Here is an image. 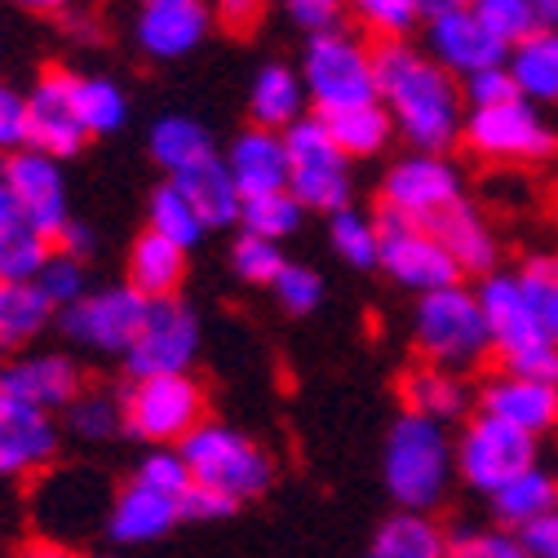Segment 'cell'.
<instances>
[{
	"label": "cell",
	"mask_w": 558,
	"mask_h": 558,
	"mask_svg": "<svg viewBox=\"0 0 558 558\" xmlns=\"http://www.w3.org/2000/svg\"><path fill=\"white\" fill-rule=\"evenodd\" d=\"M377 62V102L390 124L403 133L412 151L444 156L465 129V94L461 81L408 40H381L373 49Z\"/></svg>",
	"instance_id": "1"
},
{
	"label": "cell",
	"mask_w": 558,
	"mask_h": 558,
	"mask_svg": "<svg viewBox=\"0 0 558 558\" xmlns=\"http://www.w3.org/2000/svg\"><path fill=\"white\" fill-rule=\"evenodd\" d=\"M474 293L487 319V337H493V355L501 360V373L558 386V337L545 328L536 302L523 289V279L493 270V275H483V284Z\"/></svg>",
	"instance_id": "2"
},
{
	"label": "cell",
	"mask_w": 558,
	"mask_h": 558,
	"mask_svg": "<svg viewBox=\"0 0 558 558\" xmlns=\"http://www.w3.org/2000/svg\"><path fill=\"white\" fill-rule=\"evenodd\" d=\"M191 493V474L182 465L178 448H151L137 470L129 474V483L111 497L107 510V536L120 545H147L160 541L169 527L186 523L182 506Z\"/></svg>",
	"instance_id": "3"
},
{
	"label": "cell",
	"mask_w": 558,
	"mask_h": 558,
	"mask_svg": "<svg viewBox=\"0 0 558 558\" xmlns=\"http://www.w3.org/2000/svg\"><path fill=\"white\" fill-rule=\"evenodd\" d=\"M178 452L191 474V487L222 497L235 510L244 501H257L275 478V461L266 457V448L218 422H204L199 430H191Z\"/></svg>",
	"instance_id": "4"
},
{
	"label": "cell",
	"mask_w": 558,
	"mask_h": 558,
	"mask_svg": "<svg viewBox=\"0 0 558 558\" xmlns=\"http://www.w3.org/2000/svg\"><path fill=\"white\" fill-rule=\"evenodd\" d=\"M452 470H457V448L448 430L403 412L386 439V461H381L390 497L412 514H426L430 506L444 501Z\"/></svg>",
	"instance_id": "5"
},
{
	"label": "cell",
	"mask_w": 558,
	"mask_h": 558,
	"mask_svg": "<svg viewBox=\"0 0 558 558\" xmlns=\"http://www.w3.org/2000/svg\"><path fill=\"white\" fill-rule=\"evenodd\" d=\"M412 341L416 351L426 355V364L444 368V373H470L493 355V337H487V319L478 306L474 289H439L416 298L412 311Z\"/></svg>",
	"instance_id": "6"
},
{
	"label": "cell",
	"mask_w": 558,
	"mask_h": 558,
	"mask_svg": "<svg viewBox=\"0 0 558 558\" xmlns=\"http://www.w3.org/2000/svg\"><path fill=\"white\" fill-rule=\"evenodd\" d=\"M302 85L319 120L377 102V62L355 32H315L302 49Z\"/></svg>",
	"instance_id": "7"
},
{
	"label": "cell",
	"mask_w": 558,
	"mask_h": 558,
	"mask_svg": "<svg viewBox=\"0 0 558 558\" xmlns=\"http://www.w3.org/2000/svg\"><path fill=\"white\" fill-rule=\"evenodd\" d=\"M124 435H137L151 448H182L191 430L204 426V390L191 373L133 377L120 390Z\"/></svg>",
	"instance_id": "8"
},
{
	"label": "cell",
	"mask_w": 558,
	"mask_h": 558,
	"mask_svg": "<svg viewBox=\"0 0 558 558\" xmlns=\"http://www.w3.org/2000/svg\"><path fill=\"white\" fill-rule=\"evenodd\" d=\"M284 151H289V191L302 208L315 214H337L351 204V156H345L324 120H302L284 133Z\"/></svg>",
	"instance_id": "9"
},
{
	"label": "cell",
	"mask_w": 558,
	"mask_h": 558,
	"mask_svg": "<svg viewBox=\"0 0 558 558\" xmlns=\"http://www.w3.org/2000/svg\"><path fill=\"white\" fill-rule=\"evenodd\" d=\"M461 137L478 160H493V165H536L558 151V133L549 129L541 107H532L523 98L465 111Z\"/></svg>",
	"instance_id": "10"
},
{
	"label": "cell",
	"mask_w": 558,
	"mask_h": 558,
	"mask_svg": "<svg viewBox=\"0 0 558 558\" xmlns=\"http://www.w3.org/2000/svg\"><path fill=\"white\" fill-rule=\"evenodd\" d=\"M452 204H461V169L448 156L412 151V156L395 160L390 173L381 178V208L390 218L430 227Z\"/></svg>",
	"instance_id": "11"
},
{
	"label": "cell",
	"mask_w": 558,
	"mask_h": 558,
	"mask_svg": "<svg viewBox=\"0 0 558 558\" xmlns=\"http://www.w3.org/2000/svg\"><path fill=\"white\" fill-rule=\"evenodd\" d=\"M147 311H151V302L129 284L89 289L76 306L62 311V332L76 345H85V351L129 355V345L137 341V332L147 324Z\"/></svg>",
	"instance_id": "12"
},
{
	"label": "cell",
	"mask_w": 558,
	"mask_h": 558,
	"mask_svg": "<svg viewBox=\"0 0 558 558\" xmlns=\"http://www.w3.org/2000/svg\"><path fill=\"white\" fill-rule=\"evenodd\" d=\"M532 465H536V439L493 422V416H474L457 439V474L474 493L497 497L506 483H514Z\"/></svg>",
	"instance_id": "13"
},
{
	"label": "cell",
	"mask_w": 558,
	"mask_h": 558,
	"mask_svg": "<svg viewBox=\"0 0 558 558\" xmlns=\"http://www.w3.org/2000/svg\"><path fill=\"white\" fill-rule=\"evenodd\" d=\"M377 227H381V270L395 284L422 293V298L461 284V266L452 262V253L439 244V235L430 227L390 218V214H381Z\"/></svg>",
	"instance_id": "14"
},
{
	"label": "cell",
	"mask_w": 558,
	"mask_h": 558,
	"mask_svg": "<svg viewBox=\"0 0 558 558\" xmlns=\"http://www.w3.org/2000/svg\"><path fill=\"white\" fill-rule=\"evenodd\" d=\"M199 355V319L191 306H182L178 298L151 302L147 324L137 332V341L129 345L124 368L129 381L133 377H169V373H186Z\"/></svg>",
	"instance_id": "15"
},
{
	"label": "cell",
	"mask_w": 558,
	"mask_h": 558,
	"mask_svg": "<svg viewBox=\"0 0 558 558\" xmlns=\"http://www.w3.org/2000/svg\"><path fill=\"white\" fill-rule=\"evenodd\" d=\"M0 182L10 186V195L19 199L23 218L53 244L58 231L72 222V195H66V178H62V160L45 156V151H14L0 165Z\"/></svg>",
	"instance_id": "16"
},
{
	"label": "cell",
	"mask_w": 558,
	"mask_h": 558,
	"mask_svg": "<svg viewBox=\"0 0 558 558\" xmlns=\"http://www.w3.org/2000/svg\"><path fill=\"white\" fill-rule=\"evenodd\" d=\"M85 143H89V133L72 98V72H45L27 89V147L53 160H66Z\"/></svg>",
	"instance_id": "17"
},
{
	"label": "cell",
	"mask_w": 558,
	"mask_h": 558,
	"mask_svg": "<svg viewBox=\"0 0 558 558\" xmlns=\"http://www.w3.org/2000/svg\"><path fill=\"white\" fill-rule=\"evenodd\" d=\"M426 53L444 66L448 76H457L461 85L478 72H493L506 66V45L478 23L474 10H457V14H439L426 19Z\"/></svg>",
	"instance_id": "18"
},
{
	"label": "cell",
	"mask_w": 558,
	"mask_h": 558,
	"mask_svg": "<svg viewBox=\"0 0 558 558\" xmlns=\"http://www.w3.org/2000/svg\"><path fill=\"white\" fill-rule=\"evenodd\" d=\"M478 416H493V422L541 439L545 430L558 426V386L536 381V377H519V373H497L478 386Z\"/></svg>",
	"instance_id": "19"
},
{
	"label": "cell",
	"mask_w": 558,
	"mask_h": 558,
	"mask_svg": "<svg viewBox=\"0 0 558 558\" xmlns=\"http://www.w3.org/2000/svg\"><path fill=\"white\" fill-rule=\"evenodd\" d=\"M58 457L53 416L0 390V483L40 474Z\"/></svg>",
	"instance_id": "20"
},
{
	"label": "cell",
	"mask_w": 558,
	"mask_h": 558,
	"mask_svg": "<svg viewBox=\"0 0 558 558\" xmlns=\"http://www.w3.org/2000/svg\"><path fill=\"white\" fill-rule=\"evenodd\" d=\"M208 23H214L208 0H137L133 36L143 45V53L169 62V58H186L204 40Z\"/></svg>",
	"instance_id": "21"
},
{
	"label": "cell",
	"mask_w": 558,
	"mask_h": 558,
	"mask_svg": "<svg viewBox=\"0 0 558 558\" xmlns=\"http://www.w3.org/2000/svg\"><path fill=\"white\" fill-rule=\"evenodd\" d=\"M0 390L53 416V412L72 408V399L85 390V377H81L76 360L36 351V355H19L10 364H0Z\"/></svg>",
	"instance_id": "22"
},
{
	"label": "cell",
	"mask_w": 558,
	"mask_h": 558,
	"mask_svg": "<svg viewBox=\"0 0 558 558\" xmlns=\"http://www.w3.org/2000/svg\"><path fill=\"white\" fill-rule=\"evenodd\" d=\"M227 173L240 186L244 199L253 195H275V191H289V151H284V133H270V129H244L235 143L227 147Z\"/></svg>",
	"instance_id": "23"
},
{
	"label": "cell",
	"mask_w": 558,
	"mask_h": 558,
	"mask_svg": "<svg viewBox=\"0 0 558 558\" xmlns=\"http://www.w3.org/2000/svg\"><path fill=\"white\" fill-rule=\"evenodd\" d=\"M506 72L523 102L532 107L558 102V27H536L527 40L510 45Z\"/></svg>",
	"instance_id": "24"
},
{
	"label": "cell",
	"mask_w": 558,
	"mask_h": 558,
	"mask_svg": "<svg viewBox=\"0 0 558 558\" xmlns=\"http://www.w3.org/2000/svg\"><path fill=\"white\" fill-rule=\"evenodd\" d=\"M248 111H253V124L270 129V133H289L293 124H302L306 120L302 72H293L284 62L262 66L257 81H253V94H248Z\"/></svg>",
	"instance_id": "25"
},
{
	"label": "cell",
	"mask_w": 558,
	"mask_h": 558,
	"mask_svg": "<svg viewBox=\"0 0 558 558\" xmlns=\"http://www.w3.org/2000/svg\"><path fill=\"white\" fill-rule=\"evenodd\" d=\"M430 231H435L439 244L452 253V262L461 266V275H465V270L493 275L501 248H497V235H493V227H487V218L478 214V208H470V204L461 199V204H452L448 214H439V218L430 222Z\"/></svg>",
	"instance_id": "26"
},
{
	"label": "cell",
	"mask_w": 558,
	"mask_h": 558,
	"mask_svg": "<svg viewBox=\"0 0 558 558\" xmlns=\"http://www.w3.org/2000/svg\"><path fill=\"white\" fill-rule=\"evenodd\" d=\"M186 275V248L169 244L156 231H143L129 248V289H137L147 302H165L178 293Z\"/></svg>",
	"instance_id": "27"
},
{
	"label": "cell",
	"mask_w": 558,
	"mask_h": 558,
	"mask_svg": "<svg viewBox=\"0 0 558 558\" xmlns=\"http://www.w3.org/2000/svg\"><path fill=\"white\" fill-rule=\"evenodd\" d=\"M399 395H403V412L408 416H422V422H435V426H448L452 416H461L470 408V390L457 373H444L435 364H422L412 368L403 381H399Z\"/></svg>",
	"instance_id": "28"
},
{
	"label": "cell",
	"mask_w": 558,
	"mask_h": 558,
	"mask_svg": "<svg viewBox=\"0 0 558 558\" xmlns=\"http://www.w3.org/2000/svg\"><path fill=\"white\" fill-rule=\"evenodd\" d=\"M182 186V195L191 199V208L199 214L204 231H214V227H235L240 222V208H244V195L240 186L231 182L227 165L214 156V160H204L199 169L182 173V178H169Z\"/></svg>",
	"instance_id": "29"
},
{
	"label": "cell",
	"mask_w": 558,
	"mask_h": 558,
	"mask_svg": "<svg viewBox=\"0 0 558 558\" xmlns=\"http://www.w3.org/2000/svg\"><path fill=\"white\" fill-rule=\"evenodd\" d=\"M487 501H493L497 519L519 536V532H527L532 523H541V519H549L558 510V478L549 470L532 465L527 474H519L514 483H506L501 493L487 497Z\"/></svg>",
	"instance_id": "30"
},
{
	"label": "cell",
	"mask_w": 558,
	"mask_h": 558,
	"mask_svg": "<svg viewBox=\"0 0 558 558\" xmlns=\"http://www.w3.org/2000/svg\"><path fill=\"white\" fill-rule=\"evenodd\" d=\"M151 156L169 178H182L204 160H214V137L191 116H165L151 129Z\"/></svg>",
	"instance_id": "31"
},
{
	"label": "cell",
	"mask_w": 558,
	"mask_h": 558,
	"mask_svg": "<svg viewBox=\"0 0 558 558\" xmlns=\"http://www.w3.org/2000/svg\"><path fill=\"white\" fill-rule=\"evenodd\" d=\"M448 536L439 523H430L426 514L399 510L395 519H386L368 545V558H448Z\"/></svg>",
	"instance_id": "32"
},
{
	"label": "cell",
	"mask_w": 558,
	"mask_h": 558,
	"mask_svg": "<svg viewBox=\"0 0 558 558\" xmlns=\"http://www.w3.org/2000/svg\"><path fill=\"white\" fill-rule=\"evenodd\" d=\"M49 319H53V306L32 279L27 284H0V345L5 351L36 341Z\"/></svg>",
	"instance_id": "33"
},
{
	"label": "cell",
	"mask_w": 558,
	"mask_h": 558,
	"mask_svg": "<svg viewBox=\"0 0 558 558\" xmlns=\"http://www.w3.org/2000/svg\"><path fill=\"white\" fill-rule=\"evenodd\" d=\"M315 120H319V116H315ZM324 129L332 133V143H337L345 156H351V160H355V156H377V151L390 143V133H395V124H390V116H386L381 102L337 111V116L324 120Z\"/></svg>",
	"instance_id": "34"
},
{
	"label": "cell",
	"mask_w": 558,
	"mask_h": 558,
	"mask_svg": "<svg viewBox=\"0 0 558 558\" xmlns=\"http://www.w3.org/2000/svg\"><path fill=\"white\" fill-rule=\"evenodd\" d=\"M72 98H76V111H81V124L85 133L102 137V133H116L124 120H129V98L116 81L107 76H76L72 72Z\"/></svg>",
	"instance_id": "35"
},
{
	"label": "cell",
	"mask_w": 558,
	"mask_h": 558,
	"mask_svg": "<svg viewBox=\"0 0 558 558\" xmlns=\"http://www.w3.org/2000/svg\"><path fill=\"white\" fill-rule=\"evenodd\" d=\"M66 430L85 444H107L124 435V403L120 390H81L66 408Z\"/></svg>",
	"instance_id": "36"
},
{
	"label": "cell",
	"mask_w": 558,
	"mask_h": 558,
	"mask_svg": "<svg viewBox=\"0 0 558 558\" xmlns=\"http://www.w3.org/2000/svg\"><path fill=\"white\" fill-rule=\"evenodd\" d=\"M328 240L345 262L360 266V270L381 266V227L368 214H360V208H351V204L337 208V214L328 218Z\"/></svg>",
	"instance_id": "37"
},
{
	"label": "cell",
	"mask_w": 558,
	"mask_h": 558,
	"mask_svg": "<svg viewBox=\"0 0 558 558\" xmlns=\"http://www.w3.org/2000/svg\"><path fill=\"white\" fill-rule=\"evenodd\" d=\"M49 253L53 244L36 227L27 222L0 227V284H27V279H36Z\"/></svg>",
	"instance_id": "38"
},
{
	"label": "cell",
	"mask_w": 558,
	"mask_h": 558,
	"mask_svg": "<svg viewBox=\"0 0 558 558\" xmlns=\"http://www.w3.org/2000/svg\"><path fill=\"white\" fill-rule=\"evenodd\" d=\"M147 218H151L147 231L165 235V240L178 244V248H191V244H199V235H204V222H199V214L191 208V199L182 195L178 182H165V186L151 195Z\"/></svg>",
	"instance_id": "39"
},
{
	"label": "cell",
	"mask_w": 558,
	"mask_h": 558,
	"mask_svg": "<svg viewBox=\"0 0 558 558\" xmlns=\"http://www.w3.org/2000/svg\"><path fill=\"white\" fill-rule=\"evenodd\" d=\"M302 214H306V208L293 199V191L253 195L240 208V227H244V235H262V240H275L279 244L284 235H293L302 227Z\"/></svg>",
	"instance_id": "40"
},
{
	"label": "cell",
	"mask_w": 558,
	"mask_h": 558,
	"mask_svg": "<svg viewBox=\"0 0 558 558\" xmlns=\"http://www.w3.org/2000/svg\"><path fill=\"white\" fill-rule=\"evenodd\" d=\"M32 284L49 298L53 311H66V306H76V302L89 293V270H85L81 257L53 248V253L45 257V266H40V275L32 279Z\"/></svg>",
	"instance_id": "41"
},
{
	"label": "cell",
	"mask_w": 558,
	"mask_h": 558,
	"mask_svg": "<svg viewBox=\"0 0 558 558\" xmlns=\"http://www.w3.org/2000/svg\"><path fill=\"white\" fill-rule=\"evenodd\" d=\"M470 10L478 14V23L493 32L506 49L519 45V40H527V36L541 27V19H536V10H532V0H474Z\"/></svg>",
	"instance_id": "42"
},
{
	"label": "cell",
	"mask_w": 558,
	"mask_h": 558,
	"mask_svg": "<svg viewBox=\"0 0 558 558\" xmlns=\"http://www.w3.org/2000/svg\"><path fill=\"white\" fill-rule=\"evenodd\" d=\"M345 10H351L368 32H377L381 40H408V32L422 23L416 0H345Z\"/></svg>",
	"instance_id": "43"
},
{
	"label": "cell",
	"mask_w": 558,
	"mask_h": 558,
	"mask_svg": "<svg viewBox=\"0 0 558 558\" xmlns=\"http://www.w3.org/2000/svg\"><path fill=\"white\" fill-rule=\"evenodd\" d=\"M519 279H523L527 298L536 302L545 328L558 337V253H536V257H527L523 270H519Z\"/></svg>",
	"instance_id": "44"
},
{
	"label": "cell",
	"mask_w": 558,
	"mask_h": 558,
	"mask_svg": "<svg viewBox=\"0 0 558 558\" xmlns=\"http://www.w3.org/2000/svg\"><path fill=\"white\" fill-rule=\"evenodd\" d=\"M231 266L240 279H248V284H275V275L284 270V253H279L275 240H262V235H240L231 244Z\"/></svg>",
	"instance_id": "45"
},
{
	"label": "cell",
	"mask_w": 558,
	"mask_h": 558,
	"mask_svg": "<svg viewBox=\"0 0 558 558\" xmlns=\"http://www.w3.org/2000/svg\"><path fill=\"white\" fill-rule=\"evenodd\" d=\"M275 302L284 306V311H293V315H311L315 306H319V298H324V279L311 270V266H298V262H289L284 270L275 275Z\"/></svg>",
	"instance_id": "46"
},
{
	"label": "cell",
	"mask_w": 558,
	"mask_h": 558,
	"mask_svg": "<svg viewBox=\"0 0 558 558\" xmlns=\"http://www.w3.org/2000/svg\"><path fill=\"white\" fill-rule=\"evenodd\" d=\"M448 558H532L514 532H470L448 545Z\"/></svg>",
	"instance_id": "47"
},
{
	"label": "cell",
	"mask_w": 558,
	"mask_h": 558,
	"mask_svg": "<svg viewBox=\"0 0 558 558\" xmlns=\"http://www.w3.org/2000/svg\"><path fill=\"white\" fill-rule=\"evenodd\" d=\"M27 147V94L0 81V151L14 156Z\"/></svg>",
	"instance_id": "48"
},
{
	"label": "cell",
	"mask_w": 558,
	"mask_h": 558,
	"mask_svg": "<svg viewBox=\"0 0 558 558\" xmlns=\"http://www.w3.org/2000/svg\"><path fill=\"white\" fill-rule=\"evenodd\" d=\"M461 94H465V111H478V107H501V102L519 98V89H514V81H510L506 66H493V72L470 76V81L461 85Z\"/></svg>",
	"instance_id": "49"
},
{
	"label": "cell",
	"mask_w": 558,
	"mask_h": 558,
	"mask_svg": "<svg viewBox=\"0 0 558 558\" xmlns=\"http://www.w3.org/2000/svg\"><path fill=\"white\" fill-rule=\"evenodd\" d=\"M284 5H289L293 23L315 36V32H332V27H337L345 0H284Z\"/></svg>",
	"instance_id": "50"
},
{
	"label": "cell",
	"mask_w": 558,
	"mask_h": 558,
	"mask_svg": "<svg viewBox=\"0 0 558 558\" xmlns=\"http://www.w3.org/2000/svg\"><path fill=\"white\" fill-rule=\"evenodd\" d=\"M208 10H214V19H218L227 32L244 36V32H253V27L262 23L266 0H208Z\"/></svg>",
	"instance_id": "51"
},
{
	"label": "cell",
	"mask_w": 558,
	"mask_h": 558,
	"mask_svg": "<svg viewBox=\"0 0 558 558\" xmlns=\"http://www.w3.org/2000/svg\"><path fill=\"white\" fill-rule=\"evenodd\" d=\"M519 536H523V545H527L532 558H558V510H554L549 519L532 523V527L519 532Z\"/></svg>",
	"instance_id": "52"
},
{
	"label": "cell",
	"mask_w": 558,
	"mask_h": 558,
	"mask_svg": "<svg viewBox=\"0 0 558 558\" xmlns=\"http://www.w3.org/2000/svg\"><path fill=\"white\" fill-rule=\"evenodd\" d=\"M53 248H62V253H72V257H89V248H94V231L89 227H81L76 218L72 222H66L62 231H58V240H53Z\"/></svg>",
	"instance_id": "53"
},
{
	"label": "cell",
	"mask_w": 558,
	"mask_h": 558,
	"mask_svg": "<svg viewBox=\"0 0 558 558\" xmlns=\"http://www.w3.org/2000/svg\"><path fill=\"white\" fill-rule=\"evenodd\" d=\"M474 0H416L422 19H439V14H457V10H470Z\"/></svg>",
	"instance_id": "54"
},
{
	"label": "cell",
	"mask_w": 558,
	"mask_h": 558,
	"mask_svg": "<svg viewBox=\"0 0 558 558\" xmlns=\"http://www.w3.org/2000/svg\"><path fill=\"white\" fill-rule=\"evenodd\" d=\"M19 558H81V554H72V549L58 545V541H36V545H27Z\"/></svg>",
	"instance_id": "55"
},
{
	"label": "cell",
	"mask_w": 558,
	"mask_h": 558,
	"mask_svg": "<svg viewBox=\"0 0 558 558\" xmlns=\"http://www.w3.org/2000/svg\"><path fill=\"white\" fill-rule=\"evenodd\" d=\"M19 5H27V10H36V14H66L76 5V0H19Z\"/></svg>",
	"instance_id": "56"
},
{
	"label": "cell",
	"mask_w": 558,
	"mask_h": 558,
	"mask_svg": "<svg viewBox=\"0 0 558 558\" xmlns=\"http://www.w3.org/2000/svg\"><path fill=\"white\" fill-rule=\"evenodd\" d=\"M554 208H558V195H554Z\"/></svg>",
	"instance_id": "57"
}]
</instances>
